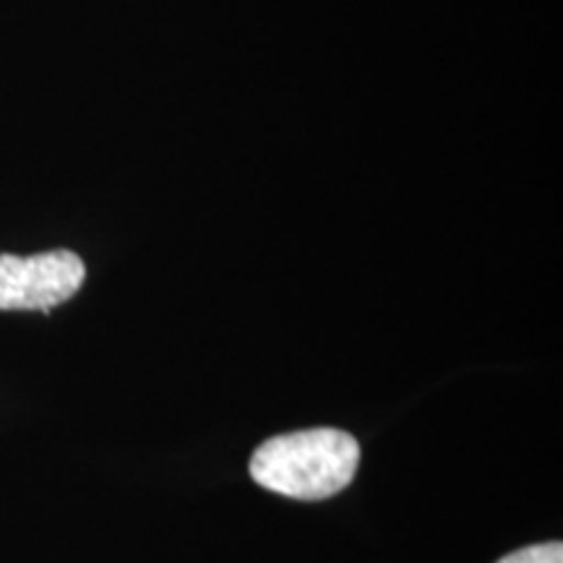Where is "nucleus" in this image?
<instances>
[{
  "label": "nucleus",
  "instance_id": "f03ea898",
  "mask_svg": "<svg viewBox=\"0 0 563 563\" xmlns=\"http://www.w3.org/2000/svg\"><path fill=\"white\" fill-rule=\"evenodd\" d=\"M87 277L74 251H47L37 256H0V311H51L79 292Z\"/></svg>",
  "mask_w": 563,
  "mask_h": 563
},
{
  "label": "nucleus",
  "instance_id": "7ed1b4c3",
  "mask_svg": "<svg viewBox=\"0 0 563 563\" xmlns=\"http://www.w3.org/2000/svg\"><path fill=\"white\" fill-rule=\"evenodd\" d=\"M498 563H563V545L561 543H543L522 548V551L504 555Z\"/></svg>",
  "mask_w": 563,
  "mask_h": 563
},
{
  "label": "nucleus",
  "instance_id": "f257e3e1",
  "mask_svg": "<svg viewBox=\"0 0 563 563\" xmlns=\"http://www.w3.org/2000/svg\"><path fill=\"white\" fill-rule=\"evenodd\" d=\"M361 464V443L334 428L274 435L251 456L262 488L298 501H323L347 488Z\"/></svg>",
  "mask_w": 563,
  "mask_h": 563
}]
</instances>
